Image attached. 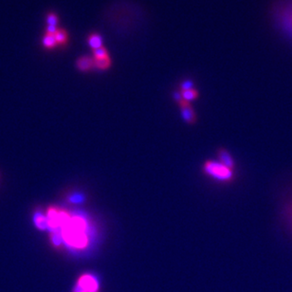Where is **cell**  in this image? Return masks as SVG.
<instances>
[{
	"label": "cell",
	"mask_w": 292,
	"mask_h": 292,
	"mask_svg": "<svg viewBox=\"0 0 292 292\" xmlns=\"http://www.w3.org/2000/svg\"><path fill=\"white\" fill-rule=\"evenodd\" d=\"M55 39L58 46H66L68 42V34L65 29H58L57 31L54 33Z\"/></svg>",
	"instance_id": "7c38bea8"
},
{
	"label": "cell",
	"mask_w": 292,
	"mask_h": 292,
	"mask_svg": "<svg viewBox=\"0 0 292 292\" xmlns=\"http://www.w3.org/2000/svg\"><path fill=\"white\" fill-rule=\"evenodd\" d=\"M218 157L219 161H220L222 164L226 165L227 167H229V168L234 170L235 164H234V159H233V157L231 156V154L229 153L228 151H226L225 149H220L218 152Z\"/></svg>",
	"instance_id": "52a82bcc"
},
{
	"label": "cell",
	"mask_w": 292,
	"mask_h": 292,
	"mask_svg": "<svg viewBox=\"0 0 292 292\" xmlns=\"http://www.w3.org/2000/svg\"><path fill=\"white\" fill-rule=\"evenodd\" d=\"M181 115H182L183 120L188 124H194L196 122V114L193 108L191 107V105L181 108Z\"/></svg>",
	"instance_id": "8fae6325"
},
{
	"label": "cell",
	"mask_w": 292,
	"mask_h": 292,
	"mask_svg": "<svg viewBox=\"0 0 292 292\" xmlns=\"http://www.w3.org/2000/svg\"><path fill=\"white\" fill-rule=\"evenodd\" d=\"M46 215L49 223V230H51V232L61 231L71 217L69 212L56 207H50Z\"/></svg>",
	"instance_id": "3957f363"
},
{
	"label": "cell",
	"mask_w": 292,
	"mask_h": 292,
	"mask_svg": "<svg viewBox=\"0 0 292 292\" xmlns=\"http://www.w3.org/2000/svg\"><path fill=\"white\" fill-rule=\"evenodd\" d=\"M110 66H111V59H110V57L94 60V67L98 68V69L105 70V69L110 68Z\"/></svg>",
	"instance_id": "5bb4252c"
},
{
	"label": "cell",
	"mask_w": 292,
	"mask_h": 292,
	"mask_svg": "<svg viewBox=\"0 0 292 292\" xmlns=\"http://www.w3.org/2000/svg\"><path fill=\"white\" fill-rule=\"evenodd\" d=\"M42 45L47 50H52L58 46L57 42H56V39H55V35L52 33H48V32H45V34L43 35Z\"/></svg>",
	"instance_id": "9c48e42d"
},
{
	"label": "cell",
	"mask_w": 292,
	"mask_h": 292,
	"mask_svg": "<svg viewBox=\"0 0 292 292\" xmlns=\"http://www.w3.org/2000/svg\"><path fill=\"white\" fill-rule=\"evenodd\" d=\"M181 96H182V99L184 101L190 102L191 101L197 99V97H198V92L196 89L192 88V89H189V90L181 91Z\"/></svg>",
	"instance_id": "9a60e30c"
},
{
	"label": "cell",
	"mask_w": 292,
	"mask_h": 292,
	"mask_svg": "<svg viewBox=\"0 0 292 292\" xmlns=\"http://www.w3.org/2000/svg\"><path fill=\"white\" fill-rule=\"evenodd\" d=\"M174 98L176 100V102H180L182 100L181 92H175V93H174Z\"/></svg>",
	"instance_id": "ffe728a7"
},
{
	"label": "cell",
	"mask_w": 292,
	"mask_h": 292,
	"mask_svg": "<svg viewBox=\"0 0 292 292\" xmlns=\"http://www.w3.org/2000/svg\"><path fill=\"white\" fill-rule=\"evenodd\" d=\"M100 283L99 280L92 274L85 273L78 278L73 292H99Z\"/></svg>",
	"instance_id": "277c9868"
},
{
	"label": "cell",
	"mask_w": 292,
	"mask_h": 292,
	"mask_svg": "<svg viewBox=\"0 0 292 292\" xmlns=\"http://www.w3.org/2000/svg\"><path fill=\"white\" fill-rule=\"evenodd\" d=\"M33 221H34V224L37 227V229H39L41 231L49 230L48 218H47V215L44 213H42L41 212H35Z\"/></svg>",
	"instance_id": "ba28073f"
},
{
	"label": "cell",
	"mask_w": 292,
	"mask_h": 292,
	"mask_svg": "<svg viewBox=\"0 0 292 292\" xmlns=\"http://www.w3.org/2000/svg\"><path fill=\"white\" fill-rule=\"evenodd\" d=\"M86 220L81 216H71L65 226L61 229L64 244L76 249L87 247L88 236L86 234Z\"/></svg>",
	"instance_id": "6da1fadb"
},
{
	"label": "cell",
	"mask_w": 292,
	"mask_h": 292,
	"mask_svg": "<svg viewBox=\"0 0 292 292\" xmlns=\"http://www.w3.org/2000/svg\"><path fill=\"white\" fill-rule=\"evenodd\" d=\"M77 68L81 71H88L94 67V59L88 56H82L77 60Z\"/></svg>",
	"instance_id": "8992f818"
},
{
	"label": "cell",
	"mask_w": 292,
	"mask_h": 292,
	"mask_svg": "<svg viewBox=\"0 0 292 292\" xmlns=\"http://www.w3.org/2000/svg\"><path fill=\"white\" fill-rule=\"evenodd\" d=\"M280 17L284 29L292 36V0H289L287 4L282 8Z\"/></svg>",
	"instance_id": "5b68a950"
},
{
	"label": "cell",
	"mask_w": 292,
	"mask_h": 292,
	"mask_svg": "<svg viewBox=\"0 0 292 292\" xmlns=\"http://www.w3.org/2000/svg\"><path fill=\"white\" fill-rule=\"evenodd\" d=\"M57 24H58V16L53 13H50L47 16V25L51 27H57Z\"/></svg>",
	"instance_id": "ac0fdd59"
},
{
	"label": "cell",
	"mask_w": 292,
	"mask_h": 292,
	"mask_svg": "<svg viewBox=\"0 0 292 292\" xmlns=\"http://www.w3.org/2000/svg\"><path fill=\"white\" fill-rule=\"evenodd\" d=\"M106 57H110V55H108V52L105 48L102 47L100 49H97L95 51H93V59L94 60L106 58Z\"/></svg>",
	"instance_id": "e0dca14e"
},
{
	"label": "cell",
	"mask_w": 292,
	"mask_h": 292,
	"mask_svg": "<svg viewBox=\"0 0 292 292\" xmlns=\"http://www.w3.org/2000/svg\"><path fill=\"white\" fill-rule=\"evenodd\" d=\"M204 171L207 175L222 182H230L234 179V170L227 167L220 161H207Z\"/></svg>",
	"instance_id": "7a4b0ae2"
},
{
	"label": "cell",
	"mask_w": 292,
	"mask_h": 292,
	"mask_svg": "<svg viewBox=\"0 0 292 292\" xmlns=\"http://www.w3.org/2000/svg\"><path fill=\"white\" fill-rule=\"evenodd\" d=\"M193 82H191L189 80L183 81L180 85V88H181V91H185V90H189V89H192L193 88Z\"/></svg>",
	"instance_id": "d6986e66"
},
{
	"label": "cell",
	"mask_w": 292,
	"mask_h": 292,
	"mask_svg": "<svg viewBox=\"0 0 292 292\" xmlns=\"http://www.w3.org/2000/svg\"><path fill=\"white\" fill-rule=\"evenodd\" d=\"M72 202H80L81 200H83V197H81V196H75L74 197H71V198H69Z\"/></svg>",
	"instance_id": "44dd1931"
},
{
	"label": "cell",
	"mask_w": 292,
	"mask_h": 292,
	"mask_svg": "<svg viewBox=\"0 0 292 292\" xmlns=\"http://www.w3.org/2000/svg\"><path fill=\"white\" fill-rule=\"evenodd\" d=\"M88 45L89 47L95 51L97 49H100L102 47V38L98 33H91L88 38Z\"/></svg>",
	"instance_id": "30bf717a"
},
{
	"label": "cell",
	"mask_w": 292,
	"mask_h": 292,
	"mask_svg": "<svg viewBox=\"0 0 292 292\" xmlns=\"http://www.w3.org/2000/svg\"><path fill=\"white\" fill-rule=\"evenodd\" d=\"M284 214H285V220L292 231V198L285 204Z\"/></svg>",
	"instance_id": "2e32d148"
},
{
	"label": "cell",
	"mask_w": 292,
	"mask_h": 292,
	"mask_svg": "<svg viewBox=\"0 0 292 292\" xmlns=\"http://www.w3.org/2000/svg\"><path fill=\"white\" fill-rule=\"evenodd\" d=\"M51 243H52V245H53L54 247H56V248L61 247V246L64 244L63 237H62V234H61V231L51 232Z\"/></svg>",
	"instance_id": "4fadbf2b"
}]
</instances>
